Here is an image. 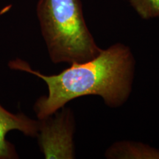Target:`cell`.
Segmentation results:
<instances>
[{"mask_svg":"<svg viewBox=\"0 0 159 159\" xmlns=\"http://www.w3.org/2000/svg\"><path fill=\"white\" fill-rule=\"evenodd\" d=\"M39 147L45 158H75V116L70 108H61L55 114L39 119Z\"/></svg>","mask_w":159,"mask_h":159,"instance_id":"3957f363","label":"cell"},{"mask_svg":"<svg viewBox=\"0 0 159 159\" xmlns=\"http://www.w3.org/2000/svg\"><path fill=\"white\" fill-rule=\"evenodd\" d=\"M70 65L58 74L46 75L21 59L9 62L11 69L35 75L47 84L48 94L39 97L33 106L38 119L55 114L81 97L97 95L111 108L122 106L130 97L136 61L127 45L115 43L91 60Z\"/></svg>","mask_w":159,"mask_h":159,"instance_id":"6da1fadb","label":"cell"},{"mask_svg":"<svg viewBox=\"0 0 159 159\" xmlns=\"http://www.w3.org/2000/svg\"><path fill=\"white\" fill-rule=\"evenodd\" d=\"M108 159H159V150L133 141H121L109 147L105 153Z\"/></svg>","mask_w":159,"mask_h":159,"instance_id":"5b68a950","label":"cell"},{"mask_svg":"<svg viewBox=\"0 0 159 159\" xmlns=\"http://www.w3.org/2000/svg\"><path fill=\"white\" fill-rule=\"evenodd\" d=\"M130 5L144 19L159 18V0H129Z\"/></svg>","mask_w":159,"mask_h":159,"instance_id":"8992f818","label":"cell"},{"mask_svg":"<svg viewBox=\"0 0 159 159\" xmlns=\"http://www.w3.org/2000/svg\"><path fill=\"white\" fill-rule=\"evenodd\" d=\"M36 13L52 63L85 62L102 50L87 27L80 0H39Z\"/></svg>","mask_w":159,"mask_h":159,"instance_id":"7a4b0ae2","label":"cell"},{"mask_svg":"<svg viewBox=\"0 0 159 159\" xmlns=\"http://www.w3.org/2000/svg\"><path fill=\"white\" fill-rule=\"evenodd\" d=\"M39 121L31 119L27 115L13 114L0 104V159L18 158L14 146L6 139L11 130H19L25 136L37 137Z\"/></svg>","mask_w":159,"mask_h":159,"instance_id":"277c9868","label":"cell"}]
</instances>
